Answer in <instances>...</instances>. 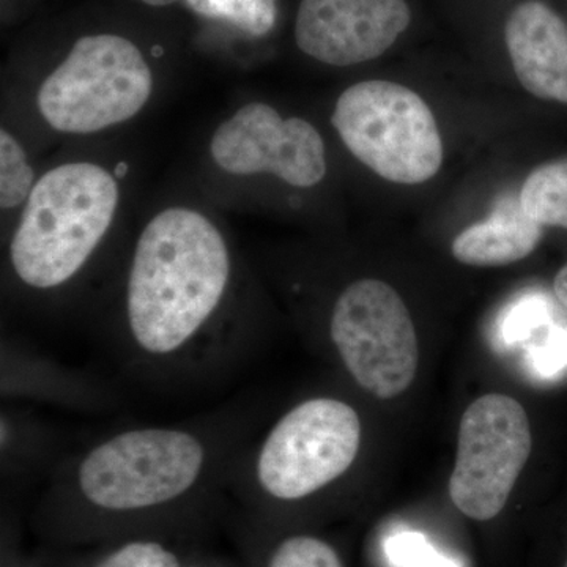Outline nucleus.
<instances>
[{"label": "nucleus", "instance_id": "412c9836", "mask_svg": "<svg viewBox=\"0 0 567 567\" xmlns=\"http://www.w3.org/2000/svg\"><path fill=\"white\" fill-rule=\"evenodd\" d=\"M141 2L151 7H167L173 6V3L181 2V0H141Z\"/></svg>", "mask_w": 567, "mask_h": 567}, {"label": "nucleus", "instance_id": "20e7f679", "mask_svg": "<svg viewBox=\"0 0 567 567\" xmlns=\"http://www.w3.org/2000/svg\"><path fill=\"white\" fill-rule=\"evenodd\" d=\"M363 425L349 402L330 395L293 405L256 445L245 446L227 491L244 509L293 505L327 491L360 456Z\"/></svg>", "mask_w": 567, "mask_h": 567}, {"label": "nucleus", "instance_id": "f3484780", "mask_svg": "<svg viewBox=\"0 0 567 567\" xmlns=\"http://www.w3.org/2000/svg\"><path fill=\"white\" fill-rule=\"evenodd\" d=\"M196 13L237 25L251 35L274 28L275 0H186Z\"/></svg>", "mask_w": 567, "mask_h": 567}, {"label": "nucleus", "instance_id": "aec40b11", "mask_svg": "<svg viewBox=\"0 0 567 567\" xmlns=\"http://www.w3.org/2000/svg\"><path fill=\"white\" fill-rule=\"evenodd\" d=\"M554 293L559 303L567 311V264L558 271L554 279Z\"/></svg>", "mask_w": 567, "mask_h": 567}, {"label": "nucleus", "instance_id": "f03ea898", "mask_svg": "<svg viewBox=\"0 0 567 567\" xmlns=\"http://www.w3.org/2000/svg\"><path fill=\"white\" fill-rule=\"evenodd\" d=\"M248 435V405L240 404L104 436L55 470L37 525L59 543H91L197 514L227 491Z\"/></svg>", "mask_w": 567, "mask_h": 567}, {"label": "nucleus", "instance_id": "0eeeda50", "mask_svg": "<svg viewBox=\"0 0 567 567\" xmlns=\"http://www.w3.org/2000/svg\"><path fill=\"white\" fill-rule=\"evenodd\" d=\"M328 336L365 393L385 401L412 386L420 344L409 309L390 284L374 278L349 284L336 298Z\"/></svg>", "mask_w": 567, "mask_h": 567}, {"label": "nucleus", "instance_id": "dca6fc26", "mask_svg": "<svg viewBox=\"0 0 567 567\" xmlns=\"http://www.w3.org/2000/svg\"><path fill=\"white\" fill-rule=\"evenodd\" d=\"M35 171L28 153L7 128L0 130V205L14 210L28 203L35 186Z\"/></svg>", "mask_w": 567, "mask_h": 567}, {"label": "nucleus", "instance_id": "a211bd4d", "mask_svg": "<svg viewBox=\"0 0 567 567\" xmlns=\"http://www.w3.org/2000/svg\"><path fill=\"white\" fill-rule=\"evenodd\" d=\"M262 567H346L330 543L315 535H290L274 544Z\"/></svg>", "mask_w": 567, "mask_h": 567}, {"label": "nucleus", "instance_id": "f257e3e1", "mask_svg": "<svg viewBox=\"0 0 567 567\" xmlns=\"http://www.w3.org/2000/svg\"><path fill=\"white\" fill-rule=\"evenodd\" d=\"M237 264L203 212L164 208L145 224L126 268L112 349L132 380L200 390L248 363V319L238 315Z\"/></svg>", "mask_w": 567, "mask_h": 567}, {"label": "nucleus", "instance_id": "2eb2a0df", "mask_svg": "<svg viewBox=\"0 0 567 567\" xmlns=\"http://www.w3.org/2000/svg\"><path fill=\"white\" fill-rule=\"evenodd\" d=\"M188 559L153 533H142L118 539L92 567H185Z\"/></svg>", "mask_w": 567, "mask_h": 567}, {"label": "nucleus", "instance_id": "f8f14e48", "mask_svg": "<svg viewBox=\"0 0 567 567\" xmlns=\"http://www.w3.org/2000/svg\"><path fill=\"white\" fill-rule=\"evenodd\" d=\"M2 394L99 410L110 404V388L29 352L2 353Z\"/></svg>", "mask_w": 567, "mask_h": 567}, {"label": "nucleus", "instance_id": "4be33fe9", "mask_svg": "<svg viewBox=\"0 0 567 567\" xmlns=\"http://www.w3.org/2000/svg\"><path fill=\"white\" fill-rule=\"evenodd\" d=\"M185 567H218V566L210 565V563L189 561L188 565H186Z\"/></svg>", "mask_w": 567, "mask_h": 567}, {"label": "nucleus", "instance_id": "39448f33", "mask_svg": "<svg viewBox=\"0 0 567 567\" xmlns=\"http://www.w3.org/2000/svg\"><path fill=\"white\" fill-rule=\"evenodd\" d=\"M155 78L136 43L115 33L81 37L41 84L37 106L55 132L92 134L136 117Z\"/></svg>", "mask_w": 567, "mask_h": 567}, {"label": "nucleus", "instance_id": "1a4fd4ad", "mask_svg": "<svg viewBox=\"0 0 567 567\" xmlns=\"http://www.w3.org/2000/svg\"><path fill=\"white\" fill-rule=\"evenodd\" d=\"M208 152L224 173L270 174L295 188H312L327 175V151L316 126L284 118L267 103L235 111L213 133Z\"/></svg>", "mask_w": 567, "mask_h": 567}, {"label": "nucleus", "instance_id": "6e6552de", "mask_svg": "<svg viewBox=\"0 0 567 567\" xmlns=\"http://www.w3.org/2000/svg\"><path fill=\"white\" fill-rule=\"evenodd\" d=\"M532 450V425L520 402L505 394L481 395L458 425L451 502L473 520H492L505 509Z\"/></svg>", "mask_w": 567, "mask_h": 567}, {"label": "nucleus", "instance_id": "7ed1b4c3", "mask_svg": "<svg viewBox=\"0 0 567 567\" xmlns=\"http://www.w3.org/2000/svg\"><path fill=\"white\" fill-rule=\"evenodd\" d=\"M118 204L121 186L100 164L65 163L41 175L11 235L14 281L28 292L65 290L95 259Z\"/></svg>", "mask_w": 567, "mask_h": 567}, {"label": "nucleus", "instance_id": "ddd939ff", "mask_svg": "<svg viewBox=\"0 0 567 567\" xmlns=\"http://www.w3.org/2000/svg\"><path fill=\"white\" fill-rule=\"evenodd\" d=\"M543 234V226L529 218L517 199L498 208L486 221L466 227L451 245V252L470 267H505L535 252Z\"/></svg>", "mask_w": 567, "mask_h": 567}, {"label": "nucleus", "instance_id": "9d476101", "mask_svg": "<svg viewBox=\"0 0 567 567\" xmlns=\"http://www.w3.org/2000/svg\"><path fill=\"white\" fill-rule=\"evenodd\" d=\"M410 22L405 0H301L295 41L324 65L352 66L385 54Z\"/></svg>", "mask_w": 567, "mask_h": 567}, {"label": "nucleus", "instance_id": "5701e85b", "mask_svg": "<svg viewBox=\"0 0 567 567\" xmlns=\"http://www.w3.org/2000/svg\"><path fill=\"white\" fill-rule=\"evenodd\" d=\"M563 567H567V557H566L565 566H563Z\"/></svg>", "mask_w": 567, "mask_h": 567}, {"label": "nucleus", "instance_id": "6ab92c4d", "mask_svg": "<svg viewBox=\"0 0 567 567\" xmlns=\"http://www.w3.org/2000/svg\"><path fill=\"white\" fill-rule=\"evenodd\" d=\"M388 554L395 565L406 567H457L450 559L436 555L416 533L394 536L388 543Z\"/></svg>", "mask_w": 567, "mask_h": 567}, {"label": "nucleus", "instance_id": "423d86ee", "mask_svg": "<svg viewBox=\"0 0 567 567\" xmlns=\"http://www.w3.org/2000/svg\"><path fill=\"white\" fill-rule=\"evenodd\" d=\"M336 132L358 162L388 182L420 185L443 164V141L427 103L391 81H363L336 102Z\"/></svg>", "mask_w": 567, "mask_h": 567}, {"label": "nucleus", "instance_id": "9b49d317", "mask_svg": "<svg viewBox=\"0 0 567 567\" xmlns=\"http://www.w3.org/2000/svg\"><path fill=\"white\" fill-rule=\"evenodd\" d=\"M505 41L525 91L567 104V25L539 0L518 3L507 17Z\"/></svg>", "mask_w": 567, "mask_h": 567}, {"label": "nucleus", "instance_id": "4468645a", "mask_svg": "<svg viewBox=\"0 0 567 567\" xmlns=\"http://www.w3.org/2000/svg\"><path fill=\"white\" fill-rule=\"evenodd\" d=\"M518 200L540 226L567 229V156L536 167L522 186Z\"/></svg>", "mask_w": 567, "mask_h": 567}]
</instances>
